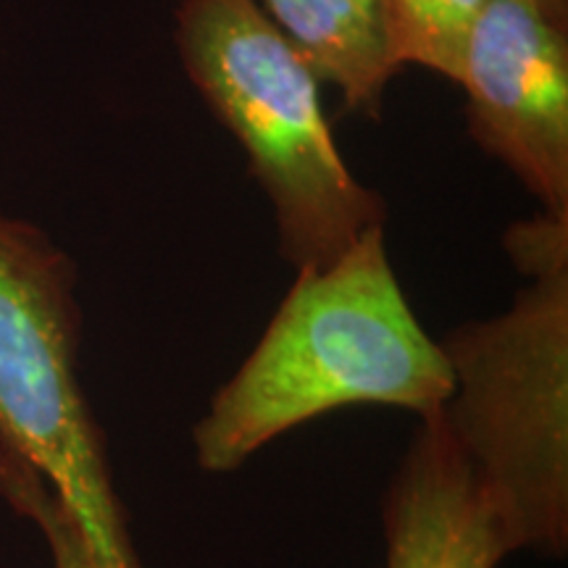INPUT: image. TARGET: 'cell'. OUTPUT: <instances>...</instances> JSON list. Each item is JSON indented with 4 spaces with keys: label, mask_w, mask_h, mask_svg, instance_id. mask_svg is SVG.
I'll return each instance as SVG.
<instances>
[{
    "label": "cell",
    "mask_w": 568,
    "mask_h": 568,
    "mask_svg": "<svg viewBox=\"0 0 568 568\" xmlns=\"http://www.w3.org/2000/svg\"><path fill=\"white\" fill-rule=\"evenodd\" d=\"M527 276L503 314L437 339L453 376L443 422L487 489L510 552L568 548V213L508 226Z\"/></svg>",
    "instance_id": "cell-2"
},
{
    "label": "cell",
    "mask_w": 568,
    "mask_h": 568,
    "mask_svg": "<svg viewBox=\"0 0 568 568\" xmlns=\"http://www.w3.org/2000/svg\"><path fill=\"white\" fill-rule=\"evenodd\" d=\"M545 17L556 21L560 27H568V0H531Z\"/></svg>",
    "instance_id": "cell-10"
},
{
    "label": "cell",
    "mask_w": 568,
    "mask_h": 568,
    "mask_svg": "<svg viewBox=\"0 0 568 568\" xmlns=\"http://www.w3.org/2000/svg\"><path fill=\"white\" fill-rule=\"evenodd\" d=\"M77 280L51 234L0 211V453L59 497L95 568H142L82 387Z\"/></svg>",
    "instance_id": "cell-4"
},
{
    "label": "cell",
    "mask_w": 568,
    "mask_h": 568,
    "mask_svg": "<svg viewBox=\"0 0 568 568\" xmlns=\"http://www.w3.org/2000/svg\"><path fill=\"white\" fill-rule=\"evenodd\" d=\"M0 495L13 510L38 524L51 552L53 568H95L88 545L71 521L59 497L42 485V479L21 460L0 453Z\"/></svg>",
    "instance_id": "cell-9"
},
{
    "label": "cell",
    "mask_w": 568,
    "mask_h": 568,
    "mask_svg": "<svg viewBox=\"0 0 568 568\" xmlns=\"http://www.w3.org/2000/svg\"><path fill=\"white\" fill-rule=\"evenodd\" d=\"M453 376L387 255L385 226L293 287L193 429L195 464L230 474L297 426L339 408L443 414Z\"/></svg>",
    "instance_id": "cell-1"
},
{
    "label": "cell",
    "mask_w": 568,
    "mask_h": 568,
    "mask_svg": "<svg viewBox=\"0 0 568 568\" xmlns=\"http://www.w3.org/2000/svg\"><path fill=\"white\" fill-rule=\"evenodd\" d=\"M382 527L385 568H497L510 556L493 500L439 414L410 437Z\"/></svg>",
    "instance_id": "cell-6"
},
{
    "label": "cell",
    "mask_w": 568,
    "mask_h": 568,
    "mask_svg": "<svg viewBox=\"0 0 568 568\" xmlns=\"http://www.w3.org/2000/svg\"><path fill=\"white\" fill-rule=\"evenodd\" d=\"M460 88L468 134L539 201L568 213V32L531 0H487Z\"/></svg>",
    "instance_id": "cell-5"
},
{
    "label": "cell",
    "mask_w": 568,
    "mask_h": 568,
    "mask_svg": "<svg viewBox=\"0 0 568 568\" xmlns=\"http://www.w3.org/2000/svg\"><path fill=\"white\" fill-rule=\"evenodd\" d=\"M318 82L339 90L355 113L379 119L397 63L382 0H255Z\"/></svg>",
    "instance_id": "cell-7"
},
{
    "label": "cell",
    "mask_w": 568,
    "mask_h": 568,
    "mask_svg": "<svg viewBox=\"0 0 568 568\" xmlns=\"http://www.w3.org/2000/svg\"><path fill=\"white\" fill-rule=\"evenodd\" d=\"M174 42L193 88L245 151L295 272L329 266L385 226L387 203L337 151L322 82L255 0H182Z\"/></svg>",
    "instance_id": "cell-3"
},
{
    "label": "cell",
    "mask_w": 568,
    "mask_h": 568,
    "mask_svg": "<svg viewBox=\"0 0 568 568\" xmlns=\"http://www.w3.org/2000/svg\"><path fill=\"white\" fill-rule=\"evenodd\" d=\"M487 0H382L397 69L416 63L460 82L468 38Z\"/></svg>",
    "instance_id": "cell-8"
}]
</instances>
